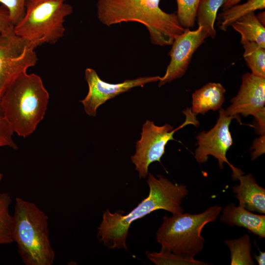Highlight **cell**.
Masks as SVG:
<instances>
[{
    "instance_id": "obj_10",
    "label": "cell",
    "mask_w": 265,
    "mask_h": 265,
    "mask_svg": "<svg viewBox=\"0 0 265 265\" xmlns=\"http://www.w3.org/2000/svg\"><path fill=\"white\" fill-rule=\"evenodd\" d=\"M231 102L225 110L228 115H253L257 122L260 134H265V78L250 73L243 74L239 90Z\"/></svg>"
},
{
    "instance_id": "obj_5",
    "label": "cell",
    "mask_w": 265,
    "mask_h": 265,
    "mask_svg": "<svg viewBox=\"0 0 265 265\" xmlns=\"http://www.w3.org/2000/svg\"><path fill=\"white\" fill-rule=\"evenodd\" d=\"M222 208L212 206L196 214L184 213L164 216L156 233L161 250L188 258H194L204 248L205 239L201 233L206 225L215 221Z\"/></svg>"
},
{
    "instance_id": "obj_27",
    "label": "cell",
    "mask_w": 265,
    "mask_h": 265,
    "mask_svg": "<svg viewBox=\"0 0 265 265\" xmlns=\"http://www.w3.org/2000/svg\"><path fill=\"white\" fill-rule=\"evenodd\" d=\"M265 134L261 135L259 138H256L250 149L251 159L254 160L258 157L262 155L265 152Z\"/></svg>"
},
{
    "instance_id": "obj_18",
    "label": "cell",
    "mask_w": 265,
    "mask_h": 265,
    "mask_svg": "<svg viewBox=\"0 0 265 265\" xmlns=\"http://www.w3.org/2000/svg\"><path fill=\"white\" fill-rule=\"evenodd\" d=\"M224 0H201L196 12L198 26H201L206 30L209 37L214 38L216 31L214 24L218 9L221 7Z\"/></svg>"
},
{
    "instance_id": "obj_12",
    "label": "cell",
    "mask_w": 265,
    "mask_h": 265,
    "mask_svg": "<svg viewBox=\"0 0 265 265\" xmlns=\"http://www.w3.org/2000/svg\"><path fill=\"white\" fill-rule=\"evenodd\" d=\"M209 37L208 33L201 26L196 30L185 28L171 44L168 53L170 57L165 74L160 77L159 86L182 77L186 73L192 57L197 49Z\"/></svg>"
},
{
    "instance_id": "obj_24",
    "label": "cell",
    "mask_w": 265,
    "mask_h": 265,
    "mask_svg": "<svg viewBox=\"0 0 265 265\" xmlns=\"http://www.w3.org/2000/svg\"><path fill=\"white\" fill-rule=\"evenodd\" d=\"M26 0H0V4L7 9L12 23L15 26L23 17Z\"/></svg>"
},
{
    "instance_id": "obj_16",
    "label": "cell",
    "mask_w": 265,
    "mask_h": 265,
    "mask_svg": "<svg viewBox=\"0 0 265 265\" xmlns=\"http://www.w3.org/2000/svg\"><path fill=\"white\" fill-rule=\"evenodd\" d=\"M231 26L241 35V40L254 42L265 48V28L254 12L241 17Z\"/></svg>"
},
{
    "instance_id": "obj_11",
    "label": "cell",
    "mask_w": 265,
    "mask_h": 265,
    "mask_svg": "<svg viewBox=\"0 0 265 265\" xmlns=\"http://www.w3.org/2000/svg\"><path fill=\"white\" fill-rule=\"evenodd\" d=\"M159 76L139 77L126 80L118 83H110L103 80L93 69L85 70V79L88 86L87 95L80 102L89 116L95 117L98 107L107 100L135 87H143L146 84L159 80Z\"/></svg>"
},
{
    "instance_id": "obj_17",
    "label": "cell",
    "mask_w": 265,
    "mask_h": 265,
    "mask_svg": "<svg viewBox=\"0 0 265 265\" xmlns=\"http://www.w3.org/2000/svg\"><path fill=\"white\" fill-rule=\"evenodd\" d=\"M265 8V0H249L241 4L234 5L218 15V26L223 31L244 16Z\"/></svg>"
},
{
    "instance_id": "obj_3",
    "label": "cell",
    "mask_w": 265,
    "mask_h": 265,
    "mask_svg": "<svg viewBox=\"0 0 265 265\" xmlns=\"http://www.w3.org/2000/svg\"><path fill=\"white\" fill-rule=\"evenodd\" d=\"M49 99L41 77L26 72L7 87L0 100V107L14 132L25 138L43 120Z\"/></svg>"
},
{
    "instance_id": "obj_19",
    "label": "cell",
    "mask_w": 265,
    "mask_h": 265,
    "mask_svg": "<svg viewBox=\"0 0 265 265\" xmlns=\"http://www.w3.org/2000/svg\"><path fill=\"white\" fill-rule=\"evenodd\" d=\"M225 244L229 248L231 256V265H255L251 256V242L248 235L237 239H226Z\"/></svg>"
},
{
    "instance_id": "obj_4",
    "label": "cell",
    "mask_w": 265,
    "mask_h": 265,
    "mask_svg": "<svg viewBox=\"0 0 265 265\" xmlns=\"http://www.w3.org/2000/svg\"><path fill=\"white\" fill-rule=\"evenodd\" d=\"M12 237L26 265H52L55 254L49 239L48 217L34 203L15 199Z\"/></svg>"
},
{
    "instance_id": "obj_7",
    "label": "cell",
    "mask_w": 265,
    "mask_h": 265,
    "mask_svg": "<svg viewBox=\"0 0 265 265\" xmlns=\"http://www.w3.org/2000/svg\"><path fill=\"white\" fill-rule=\"evenodd\" d=\"M183 112L186 117L185 121L176 129L167 124L158 126L150 120H147L143 125L141 138L136 142L135 153L131 158L140 179L147 177L151 163L155 161L161 162L168 142L176 141L173 135L177 131L189 124L199 125L196 115L190 108H186Z\"/></svg>"
},
{
    "instance_id": "obj_9",
    "label": "cell",
    "mask_w": 265,
    "mask_h": 265,
    "mask_svg": "<svg viewBox=\"0 0 265 265\" xmlns=\"http://www.w3.org/2000/svg\"><path fill=\"white\" fill-rule=\"evenodd\" d=\"M219 117L214 126L208 132H202L196 136L197 147L195 151V158L199 163L206 162L209 156L218 160L220 169L224 168L226 163L233 171L232 178L243 174L242 171L230 163L226 158V153L233 144V139L229 130L232 120L237 117L229 116L225 110L220 108Z\"/></svg>"
},
{
    "instance_id": "obj_29",
    "label": "cell",
    "mask_w": 265,
    "mask_h": 265,
    "mask_svg": "<svg viewBox=\"0 0 265 265\" xmlns=\"http://www.w3.org/2000/svg\"><path fill=\"white\" fill-rule=\"evenodd\" d=\"M259 254L254 256L259 265H264L265 264V252L262 251L259 252Z\"/></svg>"
},
{
    "instance_id": "obj_14",
    "label": "cell",
    "mask_w": 265,
    "mask_h": 265,
    "mask_svg": "<svg viewBox=\"0 0 265 265\" xmlns=\"http://www.w3.org/2000/svg\"><path fill=\"white\" fill-rule=\"evenodd\" d=\"M220 220L230 226L244 228L259 238H265V214L254 213L231 203L224 208Z\"/></svg>"
},
{
    "instance_id": "obj_1",
    "label": "cell",
    "mask_w": 265,
    "mask_h": 265,
    "mask_svg": "<svg viewBox=\"0 0 265 265\" xmlns=\"http://www.w3.org/2000/svg\"><path fill=\"white\" fill-rule=\"evenodd\" d=\"M147 183L149 195L128 214L120 211L111 213L104 212L103 220L98 228V237L104 245L109 248L127 249L126 238L131 224L153 211L164 210L172 214L184 212L182 201L188 190L184 184L173 183L162 175L156 178L149 173Z\"/></svg>"
},
{
    "instance_id": "obj_26",
    "label": "cell",
    "mask_w": 265,
    "mask_h": 265,
    "mask_svg": "<svg viewBox=\"0 0 265 265\" xmlns=\"http://www.w3.org/2000/svg\"><path fill=\"white\" fill-rule=\"evenodd\" d=\"M12 23L6 8L3 5L0 6V34L13 28Z\"/></svg>"
},
{
    "instance_id": "obj_30",
    "label": "cell",
    "mask_w": 265,
    "mask_h": 265,
    "mask_svg": "<svg viewBox=\"0 0 265 265\" xmlns=\"http://www.w3.org/2000/svg\"><path fill=\"white\" fill-rule=\"evenodd\" d=\"M260 22L265 26V12H262L256 16Z\"/></svg>"
},
{
    "instance_id": "obj_22",
    "label": "cell",
    "mask_w": 265,
    "mask_h": 265,
    "mask_svg": "<svg viewBox=\"0 0 265 265\" xmlns=\"http://www.w3.org/2000/svg\"><path fill=\"white\" fill-rule=\"evenodd\" d=\"M148 258L156 265H208L211 264L161 250L147 252Z\"/></svg>"
},
{
    "instance_id": "obj_2",
    "label": "cell",
    "mask_w": 265,
    "mask_h": 265,
    "mask_svg": "<svg viewBox=\"0 0 265 265\" xmlns=\"http://www.w3.org/2000/svg\"><path fill=\"white\" fill-rule=\"evenodd\" d=\"M160 0H98L97 16L103 25L110 26L123 22H137L148 30L152 44L171 45L184 32L176 13L159 7Z\"/></svg>"
},
{
    "instance_id": "obj_20",
    "label": "cell",
    "mask_w": 265,
    "mask_h": 265,
    "mask_svg": "<svg viewBox=\"0 0 265 265\" xmlns=\"http://www.w3.org/2000/svg\"><path fill=\"white\" fill-rule=\"evenodd\" d=\"M243 58L253 75L265 78V48L254 42L241 40Z\"/></svg>"
},
{
    "instance_id": "obj_6",
    "label": "cell",
    "mask_w": 265,
    "mask_h": 265,
    "mask_svg": "<svg viewBox=\"0 0 265 265\" xmlns=\"http://www.w3.org/2000/svg\"><path fill=\"white\" fill-rule=\"evenodd\" d=\"M67 0H26L23 18L14 26L18 36L29 41L54 44L65 34V18L73 7Z\"/></svg>"
},
{
    "instance_id": "obj_28",
    "label": "cell",
    "mask_w": 265,
    "mask_h": 265,
    "mask_svg": "<svg viewBox=\"0 0 265 265\" xmlns=\"http://www.w3.org/2000/svg\"><path fill=\"white\" fill-rule=\"evenodd\" d=\"M241 0H224L222 6V10H224L234 5L237 4Z\"/></svg>"
},
{
    "instance_id": "obj_8",
    "label": "cell",
    "mask_w": 265,
    "mask_h": 265,
    "mask_svg": "<svg viewBox=\"0 0 265 265\" xmlns=\"http://www.w3.org/2000/svg\"><path fill=\"white\" fill-rule=\"evenodd\" d=\"M41 45L17 35L14 28L0 34V100L15 79L36 65L35 49Z\"/></svg>"
},
{
    "instance_id": "obj_21",
    "label": "cell",
    "mask_w": 265,
    "mask_h": 265,
    "mask_svg": "<svg viewBox=\"0 0 265 265\" xmlns=\"http://www.w3.org/2000/svg\"><path fill=\"white\" fill-rule=\"evenodd\" d=\"M11 202L8 193H0V244L14 242L12 237L13 218L9 210Z\"/></svg>"
},
{
    "instance_id": "obj_15",
    "label": "cell",
    "mask_w": 265,
    "mask_h": 265,
    "mask_svg": "<svg viewBox=\"0 0 265 265\" xmlns=\"http://www.w3.org/2000/svg\"><path fill=\"white\" fill-rule=\"evenodd\" d=\"M225 92L224 87L216 82H209L195 90L192 95V112L196 115L220 109L224 102Z\"/></svg>"
},
{
    "instance_id": "obj_23",
    "label": "cell",
    "mask_w": 265,
    "mask_h": 265,
    "mask_svg": "<svg viewBox=\"0 0 265 265\" xmlns=\"http://www.w3.org/2000/svg\"><path fill=\"white\" fill-rule=\"evenodd\" d=\"M201 0H176V15L184 28L194 26L197 8Z\"/></svg>"
},
{
    "instance_id": "obj_13",
    "label": "cell",
    "mask_w": 265,
    "mask_h": 265,
    "mask_svg": "<svg viewBox=\"0 0 265 265\" xmlns=\"http://www.w3.org/2000/svg\"><path fill=\"white\" fill-rule=\"evenodd\" d=\"M243 174L237 178L239 184L232 187L238 205L251 212L265 214V189L257 184L251 174Z\"/></svg>"
},
{
    "instance_id": "obj_31",
    "label": "cell",
    "mask_w": 265,
    "mask_h": 265,
    "mask_svg": "<svg viewBox=\"0 0 265 265\" xmlns=\"http://www.w3.org/2000/svg\"><path fill=\"white\" fill-rule=\"evenodd\" d=\"M2 177H3V175L0 173V182L1 181Z\"/></svg>"
},
{
    "instance_id": "obj_25",
    "label": "cell",
    "mask_w": 265,
    "mask_h": 265,
    "mask_svg": "<svg viewBox=\"0 0 265 265\" xmlns=\"http://www.w3.org/2000/svg\"><path fill=\"white\" fill-rule=\"evenodd\" d=\"M14 133L0 107V147L7 146L14 149H18L12 138Z\"/></svg>"
}]
</instances>
